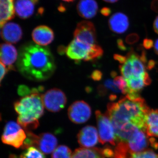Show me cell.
Wrapping results in <instances>:
<instances>
[{
	"mask_svg": "<svg viewBox=\"0 0 158 158\" xmlns=\"http://www.w3.org/2000/svg\"><path fill=\"white\" fill-rule=\"evenodd\" d=\"M17 67L23 76L35 81L48 80L56 69L55 59L49 49L31 43L20 49Z\"/></svg>",
	"mask_w": 158,
	"mask_h": 158,
	"instance_id": "6da1fadb",
	"label": "cell"
},
{
	"mask_svg": "<svg viewBox=\"0 0 158 158\" xmlns=\"http://www.w3.org/2000/svg\"><path fill=\"white\" fill-rule=\"evenodd\" d=\"M150 110L141 97L131 100L125 96L120 98L117 102L109 103L106 114L112 122L114 131L131 123L146 132V116Z\"/></svg>",
	"mask_w": 158,
	"mask_h": 158,
	"instance_id": "7a4b0ae2",
	"label": "cell"
},
{
	"mask_svg": "<svg viewBox=\"0 0 158 158\" xmlns=\"http://www.w3.org/2000/svg\"><path fill=\"white\" fill-rule=\"evenodd\" d=\"M42 94L33 93L23 97L14 103L18 117L17 122L25 131L37 128L39 119L44 113Z\"/></svg>",
	"mask_w": 158,
	"mask_h": 158,
	"instance_id": "3957f363",
	"label": "cell"
},
{
	"mask_svg": "<svg viewBox=\"0 0 158 158\" xmlns=\"http://www.w3.org/2000/svg\"><path fill=\"white\" fill-rule=\"evenodd\" d=\"M65 52L68 58L77 62L90 61L101 58L103 50L97 44H89L74 39L65 49Z\"/></svg>",
	"mask_w": 158,
	"mask_h": 158,
	"instance_id": "277c9868",
	"label": "cell"
},
{
	"mask_svg": "<svg viewBox=\"0 0 158 158\" xmlns=\"http://www.w3.org/2000/svg\"><path fill=\"white\" fill-rule=\"evenodd\" d=\"M25 131L27 137L22 147L23 149L34 146L46 154L53 152L56 149L58 141L56 138L52 134L43 133L37 135L31 131Z\"/></svg>",
	"mask_w": 158,
	"mask_h": 158,
	"instance_id": "5b68a950",
	"label": "cell"
},
{
	"mask_svg": "<svg viewBox=\"0 0 158 158\" xmlns=\"http://www.w3.org/2000/svg\"><path fill=\"white\" fill-rule=\"evenodd\" d=\"M24 130L18 123L9 121L6 123L4 128L2 141L5 144L11 145L15 148L22 147L27 137Z\"/></svg>",
	"mask_w": 158,
	"mask_h": 158,
	"instance_id": "8992f818",
	"label": "cell"
},
{
	"mask_svg": "<svg viewBox=\"0 0 158 158\" xmlns=\"http://www.w3.org/2000/svg\"><path fill=\"white\" fill-rule=\"evenodd\" d=\"M98 127L99 141L102 144L110 143L116 145V136L112 122L106 114H102L97 110L95 112Z\"/></svg>",
	"mask_w": 158,
	"mask_h": 158,
	"instance_id": "52a82bcc",
	"label": "cell"
},
{
	"mask_svg": "<svg viewBox=\"0 0 158 158\" xmlns=\"http://www.w3.org/2000/svg\"><path fill=\"white\" fill-rule=\"evenodd\" d=\"M44 107L53 113L59 112L64 108L67 102V98L62 90L53 88L48 90L42 95Z\"/></svg>",
	"mask_w": 158,
	"mask_h": 158,
	"instance_id": "ba28073f",
	"label": "cell"
},
{
	"mask_svg": "<svg viewBox=\"0 0 158 158\" xmlns=\"http://www.w3.org/2000/svg\"><path fill=\"white\" fill-rule=\"evenodd\" d=\"M91 114L90 106L83 101L74 102L68 110L69 118L72 122L77 124L85 123L90 118Z\"/></svg>",
	"mask_w": 158,
	"mask_h": 158,
	"instance_id": "9c48e42d",
	"label": "cell"
},
{
	"mask_svg": "<svg viewBox=\"0 0 158 158\" xmlns=\"http://www.w3.org/2000/svg\"><path fill=\"white\" fill-rule=\"evenodd\" d=\"M74 38L89 44H96V32L92 22L83 21L77 25L74 32Z\"/></svg>",
	"mask_w": 158,
	"mask_h": 158,
	"instance_id": "30bf717a",
	"label": "cell"
},
{
	"mask_svg": "<svg viewBox=\"0 0 158 158\" xmlns=\"http://www.w3.org/2000/svg\"><path fill=\"white\" fill-rule=\"evenodd\" d=\"M78 142L82 148H91L99 141L98 133L96 128L87 126L83 128L77 135Z\"/></svg>",
	"mask_w": 158,
	"mask_h": 158,
	"instance_id": "8fae6325",
	"label": "cell"
},
{
	"mask_svg": "<svg viewBox=\"0 0 158 158\" xmlns=\"http://www.w3.org/2000/svg\"><path fill=\"white\" fill-rule=\"evenodd\" d=\"M1 28V37L4 41L8 43H17L22 38V30L17 23H7Z\"/></svg>",
	"mask_w": 158,
	"mask_h": 158,
	"instance_id": "7c38bea8",
	"label": "cell"
},
{
	"mask_svg": "<svg viewBox=\"0 0 158 158\" xmlns=\"http://www.w3.org/2000/svg\"><path fill=\"white\" fill-rule=\"evenodd\" d=\"M148 135L145 132L139 130L133 135L127 142L128 147L132 153L141 152L144 151L149 145Z\"/></svg>",
	"mask_w": 158,
	"mask_h": 158,
	"instance_id": "4fadbf2b",
	"label": "cell"
},
{
	"mask_svg": "<svg viewBox=\"0 0 158 158\" xmlns=\"http://www.w3.org/2000/svg\"><path fill=\"white\" fill-rule=\"evenodd\" d=\"M32 37L34 42L37 45L46 46L50 44L54 40V33L49 27L40 25L33 30Z\"/></svg>",
	"mask_w": 158,
	"mask_h": 158,
	"instance_id": "5bb4252c",
	"label": "cell"
},
{
	"mask_svg": "<svg viewBox=\"0 0 158 158\" xmlns=\"http://www.w3.org/2000/svg\"><path fill=\"white\" fill-rule=\"evenodd\" d=\"M17 49L11 44L3 43L1 45V62L4 64L9 70H14L13 66L18 58Z\"/></svg>",
	"mask_w": 158,
	"mask_h": 158,
	"instance_id": "9a60e30c",
	"label": "cell"
},
{
	"mask_svg": "<svg viewBox=\"0 0 158 158\" xmlns=\"http://www.w3.org/2000/svg\"><path fill=\"white\" fill-rule=\"evenodd\" d=\"M109 27L111 31L117 34L124 33L129 27L127 15L122 12L114 13L109 20Z\"/></svg>",
	"mask_w": 158,
	"mask_h": 158,
	"instance_id": "2e32d148",
	"label": "cell"
},
{
	"mask_svg": "<svg viewBox=\"0 0 158 158\" xmlns=\"http://www.w3.org/2000/svg\"><path fill=\"white\" fill-rule=\"evenodd\" d=\"M39 0H16L15 4L16 15L22 19L29 18L34 14Z\"/></svg>",
	"mask_w": 158,
	"mask_h": 158,
	"instance_id": "e0dca14e",
	"label": "cell"
},
{
	"mask_svg": "<svg viewBox=\"0 0 158 158\" xmlns=\"http://www.w3.org/2000/svg\"><path fill=\"white\" fill-rule=\"evenodd\" d=\"M98 5L95 0H81L77 6V11L81 17L90 19L96 15Z\"/></svg>",
	"mask_w": 158,
	"mask_h": 158,
	"instance_id": "ac0fdd59",
	"label": "cell"
},
{
	"mask_svg": "<svg viewBox=\"0 0 158 158\" xmlns=\"http://www.w3.org/2000/svg\"><path fill=\"white\" fill-rule=\"evenodd\" d=\"M1 2V27L15 17L14 0H0Z\"/></svg>",
	"mask_w": 158,
	"mask_h": 158,
	"instance_id": "d6986e66",
	"label": "cell"
},
{
	"mask_svg": "<svg viewBox=\"0 0 158 158\" xmlns=\"http://www.w3.org/2000/svg\"><path fill=\"white\" fill-rule=\"evenodd\" d=\"M145 126L148 135L158 138V110H150L146 115Z\"/></svg>",
	"mask_w": 158,
	"mask_h": 158,
	"instance_id": "ffe728a7",
	"label": "cell"
},
{
	"mask_svg": "<svg viewBox=\"0 0 158 158\" xmlns=\"http://www.w3.org/2000/svg\"><path fill=\"white\" fill-rule=\"evenodd\" d=\"M128 92L139 93L144 87L151 84L152 81L149 75L146 73L144 77L140 78L131 77L126 80Z\"/></svg>",
	"mask_w": 158,
	"mask_h": 158,
	"instance_id": "44dd1931",
	"label": "cell"
},
{
	"mask_svg": "<svg viewBox=\"0 0 158 158\" xmlns=\"http://www.w3.org/2000/svg\"><path fill=\"white\" fill-rule=\"evenodd\" d=\"M103 149L80 148L73 153L72 158H104Z\"/></svg>",
	"mask_w": 158,
	"mask_h": 158,
	"instance_id": "7402d4cb",
	"label": "cell"
},
{
	"mask_svg": "<svg viewBox=\"0 0 158 158\" xmlns=\"http://www.w3.org/2000/svg\"><path fill=\"white\" fill-rule=\"evenodd\" d=\"M127 56L131 58L132 62L133 75L132 77L140 78L144 77L146 73L144 63L141 61L140 56L131 51Z\"/></svg>",
	"mask_w": 158,
	"mask_h": 158,
	"instance_id": "603a6c76",
	"label": "cell"
},
{
	"mask_svg": "<svg viewBox=\"0 0 158 158\" xmlns=\"http://www.w3.org/2000/svg\"><path fill=\"white\" fill-rule=\"evenodd\" d=\"M26 149L20 156L19 158H46L44 153L34 146H31ZM10 158L16 157L15 156L12 155L11 156Z\"/></svg>",
	"mask_w": 158,
	"mask_h": 158,
	"instance_id": "cb8c5ba5",
	"label": "cell"
},
{
	"mask_svg": "<svg viewBox=\"0 0 158 158\" xmlns=\"http://www.w3.org/2000/svg\"><path fill=\"white\" fill-rule=\"evenodd\" d=\"M73 153L70 148L65 145H60L52 153V158H72Z\"/></svg>",
	"mask_w": 158,
	"mask_h": 158,
	"instance_id": "d4e9b609",
	"label": "cell"
},
{
	"mask_svg": "<svg viewBox=\"0 0 158 158\" xmlns=\"http://www.w3.org/2000/svg\"><path fill=\"white\" fill-rule=\"evenodd\" d=\"M127 56V59L126 62L124 64L119 66V69L123 77L126 80L132 77L133 75V70L132 62L131 58Z\"/></svg>",
	"mask_w": 158,
	"mask_h": 158,
	"instance_id": "484cf974",
	"label": "cell"
},
{
	"mask_svg": "<svg viewBox=\"0 0 158 158\" xmlns=\"http://www.w3.org/2000/svg\"><path fill=\"white\" fill-rule=\"evenodd\" d=\"M114 82L118 89L121 90V93L127 94L128 92V87L126 80L123 77L116 76L114 78Z\"/></svg>",
	"mask_w": 158,
	"mask_h": 158,
	"instance_id": "4316f807",
	"label": "cell"
},
{
	"mask_svg": "<svg viewBox=\"0 0 158 158\" xmlns=\"http://www.w3.org/2000/svg\"><path fill=\"white\" fill-rule=\"evenodd\" d=\"M132 158H158V155L152 150L148 149L141 152L133 154Z\"/></svg>",
	"mask_w": 158,
	"mask_h": 158,
	"instance_id": "83f0119b",
	"label": "cell"
},
{
	"mask_svg": "<svg viewBox=\"0 0 158 158\" xmlns=\"http://www.w3.org/2000/svg\"><path fill=\"white\" fill-rule=\"evenodd\" d=\"M104 86L106 89L111 90V91L116 93H119L121 92V90L118 89L117 86L115 85L114 81L111 79H107L105 81L104 83Z\"/></svg>",
	"mask_w": 158,
	"mask_h": 158,
	"instance_id": "f1b7e54d",
	"label": "cell"
},
{
	"mask_svg": "<svg viewBox=\"0 0 158 158\" xmlns=\"http://www.w3.org/2000/svg\"><path fill=\"white\" fill-rule=\"evenodd\" d=\"M139 39L138 34L133 33L128 35L126 38V42L129 44H133L136 43Z\"/></svg>",
	"mask_w": 158,
	"mask_h": 158,
	"instance_id": "f546056e",
	"label": "cell"
},
{
	"mask_svg": "<svg viewBox=\"0 0 158 158\" xmlns=\"http://www.w3.org/2000/svg\"><path fill=\"white\" fill-rule=\"evenodd\" d=\"M90 77L93 81H99L102 80V73L100 70H94L91 73Z\"/></svg>",
	"mask_w": 158,
	"mask_h": 158,
	"instance_id": "4dcf8cb0",
	"label": "cell"
},
{
	"mask_svg": "<svg viewBox=\"0 0 158 158\" xmlns=\"http://www.w3.org/2000/svg\"><path fill=\"white\" fill-rule=\"evenodd\" d=\"M153 44L152 40L146 38L143 40V45L146 49H150L153 46Z\"/></svg>",
	"mask_w": 158,
	"mask_h": 158,
	"instance_id": "1f68e13d",
	"label": "cell"
},
{
	"mask_svg": "<svg viewBox=\"0 0 158 158\" xmlns=\"http://www.w3.org/2000/svg\"><path fill=\"white\" fill-rule=\"evenodd\" d=\"M113 58L115 60L118 61L119 63L123 64H124L125 62H126L127 59V56H124L118 54H115L113 56Z\"/></svg>",
	"mask_w": 158,
	"mask_h": 158,
	"instance_id": "d6a6232c",
	"label": "cell"
},
{
	"mask_svg": "<svg viewBox=\"0 0 158 158\" xmlns=\"http://www.w3.org/2000/svg\"><path fill=\"white\" fill-rule=\"evenodd\" d=\"M9 70V69L2 63L1 62V82H2L3 79L4 78Z\"/></svg>",
	"mask_w": 158,
	"mask_h": 158,
	"instance_id": "836d02e7",
	"label": "cell"
},
{
	"mask_svg": "<svg viewBox=\"0 0 158 158\" xmlns=\"http://www.w3.org/2000/svg\"><path fill=\"white\" fill-rule=\"evenodd\" d=\"M98 94L101 96H103L106 95L107 93V89L104 85H100L98 88Z\"/></svg>",
	"mask_w": 158,
	"mask_h": 158,
	"instance_id": "e575fe53",
	"label": "cell"
},
{
	"mask_svg": "<svg viewBox=\"0 0 158 158\" xmlns=\"http://www.w3.org/2000/svg\"><path fill=\"white\" fill-rule=\"evenodd\" d=\"M117 44L118 48L121 50L124 51L127 50V48L125 45L122 40L121 39L117 40Z\"/></svg>",
	"mask_w": 158,
	"mask_h": 158,
	"instance_id": "d590c367",
	"label": "cell"
},
{
	"mask_svg": "<svg viewBox=\"0 0 158 158\" xmlns=\"http://www.w3.org/2000/svg\"><path fill=\"white\" fill-rule=\"evenodd\" d=\"M112 11L110 8L108 7H104L101 10V13L105 16H108L111 14Z\"/></svg>",
	"mask_w": 158,
	"mask_h": 158,
	"instance_id": "8d00e7d4",
	"label": "cell"
},
{
	"mask_svg": "<svg viewBox=\"0 0 158 158\" xmlns=\"http://www.w3.org/2000/svg\"><path fill=\"white\" fill-rule=\"evenodd\" d=\"M151 9L155 12L158 13V0H153L152 2Z\"/></svg>",
	"mask_w": 158,
	"mask_h": 158,
	"instance_id": "74e56055",
	"label": "cell"
},
{
	"mask_svg": "<svg viewBox=\"0 0 158 158\" xmlns=\"http://www.w3.org/2000/svg\"><path fill=\"white\" fill-rule=\"evenodd\" d=\"M155 62L152 60H150L148 62L147 69L148 70H151L155 67Z\"/></svg>",
	"mask_w": 158,
	"mask_h": 158,
	"instance_id": "f35d334b",
	"label": "cell"
},
{
	"mask_svg": "<svg viewBox=\"0 0 158 158\" xmlns=\"http://www.w3.org/2000/svg\"><path fill=\"white\" fill-rule=\"evenodd\" d=\"M153 29L155 32L158 34V15L156 17L154 22Z\"/></svg>",
	"mask_w": 158,
	"mask_h": 158,
	"instance_id": "ab89813d",
	"label": "cell"
},
{
	"mask_svg": "<svg viewBox=\"0 0 158 158\" xmlns=\"http://www.w3.org/2000/svg\"><path fill=\"white\" fill-rule=\"evenodd\" d=\"M154 50L156 53L158 55V39L156 40L155 44Z\"/></svg>",
	"mask_w": 158,
	"mask_h": 158,
	"instance_id": "60d3db41",
	"label": "cell"
},
{
	"mask_svg": "<svg viewBox=\"0 0 158 158\" xmlns=\"http://www.w3.org/2000/svg\"><path fill=\"white\" fill-rule=\"evenodd\" d=\"M116 98H117V97H116V95H115V94H111V95H110V97H109L110 100L112 102L115 101L116 99Z\"/></svg>",
	"mask_w": 158,
	"mask_h": 158,
	"instance_id": "b9f144b4",
	"label": "cell"
},
{
	"mask_svg": "<svg viewBox=\"0 0 158 158\" xmlns=\"http://www.w3.org/2000/svg\"><path fill=\"white\" fill-rule=\"evenodd\" d=\"M103 1L108 3H113L116 2H117L118 0H103Z\"/></svg>",
	"mask_w": 158,
	"mask_h": 158,
	"instance_id": "7bdbcfd3",
	"label": "cell"
},
{
	"mask_svg": "<svg viewBox=\"0 0 158 158\" xmlns=\"http://www.w3.org/2000/svg\"><path fill=\"white\" fill-rule=\"evenodd\" d=\"M111 75L112 77L113 78H115V77H116V73L115 71H113L111 73Z\"/></svg>",
	"mask_w": 158,
	"mask_h": 158,
	"instance_id": "ee69618b",
	"label": "cell"
},
{
	"mask_svg": "<svg viewBox=\"0 0 158 158\" xmlns=\"http://www.w3.org/2000/svg\"><path fill=\"white\" fill-rule=\"evenodd\" d=\"M62 1H64L65 2H73L74 0H62Z\"/></svg>",
	"mask_w": 158,
	"mask_h": 158,
	"instance_id": "f6af8a7d",
	"label": "cell"
}]
</instances>
